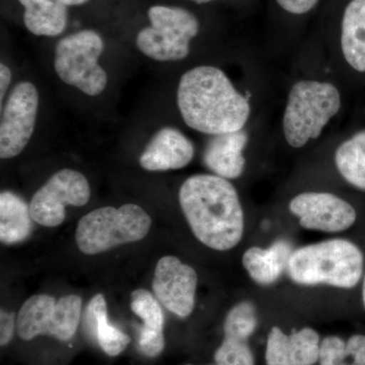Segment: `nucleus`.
Wrapping results in <instances>:
<instances>
[{
	"label": "nucleus",
	"instance_id": "f257e3e1",
	"mask_svg": "<svg viewBox=\"0 0 365 365\" xmlns=\"http://www.w3.org/2000/svg\"><path fill=\"white\" fill-rule=\"evenodd\" d=\"M177 103L190 128L211 136L242 130L251 115L248 98L222 69L210 66L194 67L182 74Z\"/></svg>",
	"mask_w": 365,
	"mask_h": 365
},
{
	"label": "nucleus",
	"instance_id": "f03ea898",
	"mask_svg": "<svg viewBox=\"0 0 365 365\" xmlns=\"http://www.w3.org/2000/svg\"><path fill=\"white\" fill-rule=\"evenodd\" d=\"M180 205L198 241L216 251H228L241 242L245 218L232 182L216 175H195L180 189Z\"/></svg>",
	"mask_w": 365,
	"mask_h": 365
},
{
	"label": "nucleus",
	"instance_id": "7ed1b4c3",
	"mask_svg": "<svg viewBox=\"0 0 365 365\" xmlns=\"http://www.w3.org/2000/svg\"><path fill=\"white\" fill-rule=\"evenodd\" d=\"M364 266V255L356 245L333 239L295 250L287 270L299 284L353 288L361 279Z\"/></svg>",
	"mask_w": 365,
	"mask_h": 365
},
{
	"label": "nucleus",
	"instance_id": "20e7f679",
	"mask_svg": "<svg viewBox=\"0 0 365 365\" xmlns=\"http://www.w3.org/2000/svg\"><path fill=\"white\" fill-rule=\"evenodd\" d=\"M340 109L341 95L332 83L313 79L297 81L288 93L283 114L285 140L292 148H304L321 136Z\"/></svg>",
	"mask_w": 365,
	"mask_h": 365
},
{
	"label": "nucleus",
	"instance_id": "39448f33",
	"mask_svg": "<svg viewBox=\"0 0 365 365\" xmlns=\"http://www.w3.org/2000/svg\"><path fill=\"white\" fill-rule=\"evenodd\" d=\"M150 215L136 204H124L118 209L98 208L79 220L76 244L83 254H100L120 245L140 241L150 232Z\"/></svg>",
	"mask_w": 365,
	"mask_h": 365
},
{
	"label": "nucleus",
	"instance_id": "423d86ee",
	"mask_svg": "<svg viewBox=\"0 0 365 365\" xmlns=\"http://www.w3.org/2000/svg\"><path fill=\"white\" fill-rule=\"evenodd\" d=\"M150 26L136 37L143 54L158 61H179L190 52V42L199 33V21L187 9L155 6L148 9Z\"/></svg>",
	"mask_w": 365,
	"mask_h": 365
},
{
	"label": "nucleus",
	"instance_id": "0eeeda50",
	"mask_svg": "<svg viewBox=\"0 0 365 365\" xmlns=\"http://www.w3.org/2000/svg\"><path fill=\"white\" fill-rule=\"evenodd\" d=\"M103 51L104 41L95 31L72 34L57 43L55 71L66 85L95 97L104 91L108 83L107 73L98 62Z\"/></svg>",
	"mask_w": 365,
	"mask_h": 365
},
{
	"label": "nucleus",
	"instance_id": "6e6552de",
	"mask_svg": "<svg viewBox=\"0 0 365 365\" xmlns=\"http://www.w3.org/2000/svg\"><path fill=\"white\" fill-rule=\"evenodd\" d=\"M81 307L83 300L78 295H67L57 302L50 295H34L19 312V336L26 341L41 335L71 340L78 330Z\"/></svg>",
	"mask_w": 365,
	"mask_h": 365
},
{
	"label": "nucleus",
	"instance_id": "1a4fd4ad",
	"mask_svg": "<svg viewBox=\"0 0 365 365\" xmlns=\"http://www.w3.org/2000/svg\"><path fill=\"white\" fill-rule=\"evenodd\" d=\"M91 198V187L81 173L61 170L36 192L30 203L34 222L47 227L61 225L67 205L83 206Z\"/></svg>",
	"mask_w": 365,
	"mask_h": 365
},
{
	"label": "nucleus",
	"instance_id": "9d476101",
	"mask_svg": "<svg viewBox=\"0 0 365 365\" xmlns=\"http://www.w3.org/2000/svg\"><path fill=\"white\" fill-rule=\"evenodd\" d=\"M39 95L29 81L14 88L7 100L0 124V158L7 160L20 155L30 141L37 119Z\"/></svg>",
	"mask_w": 365,
	"mask_h": 365
},
{
	"label": "nucleus",
	"instance_id": "9b49d317",
	"mask_svg": "<svg viewBox=\"0 0 365 365\" xmlns=\"http://www.w3.org/2000/svg\"><path fill=\"white\" fill-rule=\"evenodd\" d=\"M289 209L307 230L340 232L356 220V211L347 201L325 192H306L292 199Z\"/></svg>",
	"mask_w": 365,
	"mask_h": 365
},
{
	"label": "nucleus",
	"instance_id": "f8f14e48",
	"mask_svg": "<svg viewBox=\"0 0 365 365\" xmlns=\"http://www.w3.org/2000/svg\"><path fill=\"white\" fill-rule=\"evenodd\" d=\"M198 276L177 257H163L158 262L153 281V292L165 309L180 318H187L195 306Z\"/></svg>",
	"mask_w": 365,
	"mask_h": 365
},
{
	"label": "nucleus",
	"instance_id": "ddd939ff",
	"mask_svg": "<svg viewBox=\"0 0 365 365\" xmlns=\"http://www.w3.org/2000/svg\"><path fill=\"white\" fill-rule=\"evenodd\" d=\"M194 157V145L188 137L172 127L155 133L141 155V167L151 172L179 170L188 165Z\"/></svg>",
	"mask_w": 365,
	"mask_h": 365
},
{
	"label": "nucleus",
	"instance_id": "4468645a",
	"mask_svg": "<svg viewBox=\"0 0 365 365\" xmlns=\"http://www.w3.org/2000/svg\"><path fill=\"white\" fill-rule=\"evenodd\" d=\"M248 140L244 129L213 135L204 150V163L216 176L227 180L241 177L246 165L244 150Z\"/></svg>",
	"mask_w": 365,
	"mask_h": 365
},
{
	"label": "nucleus",
	"instance_id": "2eb2a0df",
	"mask_svg": "<svg viewBox=\"0 0 365 365\" xmlns=\"http://www.w3.org/2000/svg\"><path fill=\"white\" fill-rule=\"evenodd\" d=\"M25 6L24 23L36 36L55 37L63 33L68 21L67 7L81 6L88 0H19Z\"/></svg>",
	"mask_w": 365,
	"mask_h": 365
},
{
	"label": "nucleus",
	"instance_id": "dca6fc26",
	"mask_svg": "<svg viewBox=\"0 0 365 365\" xmlns=\"http://www.w3.org/2000/svg\"><path fill=\"white\" fill-rule=\"evenodd\" d=\"M292 252V245L283 240L274 242L268 249L253 247L242 256V265L255 282L273 284L287 269Z\"/></svg>",
	"mask_w": 365,
	"mask_h": 365
},
{
	"label": "nucleus",
	"instance_id": "f3484780",
	"mask_svg": "<svg viewBox=\"0 0 365 365\" xmlns=\"http://www.w3.org/2000/svg\"><path fill=\"white\" fill-rule=\"evenodd\" d=\"M341 49L347 63L365 72V0H351L341 25Z\"/></svg>",
	"mask_w": 365,
	"mask_h": 365
},
{
	"label": "nucleus",
	"instance_id": "a211bd4d",
	"mask_svg": "<svg viewBox=\"0 0 365 365\" xmlns=\"http://www.w3.org/2000/svg\"><path fill=\"white\" fill-rule=\"evenodd\" d=\"M85 325L98 345L110 356H117L126 349L130 337L108 321L107 302L104 295L93 297L86 309Z\"/></svg>",
	"mask_w": 365,
	"mask_h": 365
},
{
	"label": "nucleus",
	"instance_id": "6ab92c4d",
	"mask_svg": "<svg viewBox=\"0 0 365 365\" xmlns=\"http://www.w3.org/2000/svg\"><path fill=\"white\" fill-rule=\"evenodd\" d=\"M30 206L13 192L0 195V240L4 244L25 241L33 230Z\"/></svg>",
	"mask_w": 365,
	"mask_h": 365
},
{
	"label": "nucleus",
	"instance_id": "aec40b11",
	"mask_svg": "<svg viewBox=\"0 0 365 365\" xmlns=\"http://www.w3.org/2000/svg\"><path fill=\"white\" fill-rule=\"evenodd\" d=\"M341 176L356 188L365 190V130L344 141L335 153Z\"/></svg>",
	"mask_w": 365,
	"mask_h": 365
},
{
	"label": "nucleus",
	"instance_id": "412c9836",
	"mask_svg": "<svg viewBox=\"0 0 365 365\" xmlns=\"http://www.w3.org/2000/svg\"><path fill=\"white\" fill-rule=\"evenodd\" d=\"M131 299L132 312L143 321L140 332L163 333L165 317L158 300L145 289L132 292Z\"/></svg>",
	"mask_w": 365,
	"mask_h": 365
},
{
	"label": "nucleus",
	"instance_id": "4be33fe9",
	"mask_svg": "<svg viewBox=\"0 0 365 365\" xmlns=\"http://www.w3.org/2000/svg\"><path fill=\"white\" fill-rule=\"evenodd\" d=\"M258 325L256 307L251 302H242L228 312L225 321V338L247 341Z\"/></svg>",
	"mask_w": 365,
	"mask_h": 365
},
{
	"label": "nucleus",
	"instance_id": "5701e85b",
	"mask_svg": "<svg viewBox=\"0 0 365 365\" xmlns=\"http://www.w3.org/2000/svg\"><path fill=\"white\" fill-rule=\"evenodd\" d=\"M319 336L311 328H304L289 336V365H314L319 359Z\"/></svg>",
	"mask_w": 365,
	"mask_h": 365
},
{
	"label": "nucleus",
	"instance_id": "b1692460",
	"mask_svg": "<svg viewBox=\"0 0 365 365\" xmlns=\"http://www.w3.org/2000/svg\"><path fill=\"white\" fill-rule=\"evenodd\" d=\"M217 365H255L253 353L247 341L225 338L215 354Z\"/></svg>",
	"mask_w": 365,
	"mask_h": 365
},
{
	"label": "nucleus",
	"instance_id": "393cba45",
	"mask_svg": "<svg viewBox=\"0 0 365 365\" xmlns=\"http://www.w3.org/2000/svg\"><path fill=\"white\" fill-rule=\"evenodd\" d=\"M266 364L289 365V336L278 327H273L268 335Z\"/></svg>",
	"mask_w": 365,
	"mask_h": 365
},
{
	"label": "nucleus",
	"instance_id": "a878e982",
	"mask_svg": "<svg viewBox=\"0 0 365 365\" xmlns=\"http://www.w3.org/2000/svg\"><path fill=\"white\" fill-rule=\"evenodd\" d=\"M348 359L346 352V342L337 337L330 336L322 341L319 348V365H359L346 361Z\"/></svg>",
	"mask_w": 365,
	"mask_h": 365
},
{
	"label": "nucleus",
	"instance_id": "bb28decb",
	"mask_svg": "<svg viewBox=\"0 0 365 365\" xmlns=\"http://www.w3.org/2000/svg\"><path fill=\"white\" fill-rule=\"evenodd\" d=\"M278 6L292 14H306L313 11L319 0H276Z\"/></svg>",
	"mask_w": 365,
	"mask_h": 365
},
{
	"label": "nucleus",
	"instance_id": "cd10ccee",
	"mask_svg": "<svg viewBox=\"0 0 365 365\" xmlns=\"http://www.w3.org/2000/svg\"><path fill=\"white\" fill-rule=\"evenodd\" d=\"M346 352L356 364L365 365V336L354 335L346 342Z\"/></svg>",
	"mask_w": 365,
	"mask_h": 365
},
{
	"label": "nucleus",
	"instance_id": "c85d7f7f",
	"mask_svg": "<svg viewBox=\"0 0 365 365\" xmlns=\"http://www.w3.org/2000/svg\"><path fill=\"white\" fill-rule=\"evenodd\" d=\"M14 314L0 313V345L6 346L14 337Z\"/></svg>",
	"mask_w": 365,
	"mask_h": 365
},
{
	"label": "nucleus",
	"instance_id": "c756f323",
	"mask_svg": "<svg viewBox=\"0 0 365 365\" xmlns=\"http://www.w3.org/2000/svg\"><path fill=\"white\" fill-rule=\"evenodd\" d=\"M11 81V71L6 66L1 63L0 66V102L4 101V96H6L7 88H9V83Z\"/></svg>",
	"mask_w": 365,
	"mask_h": 365
},
{
	"label": "nucleus",
	"instance_id": "7c9ffc66",
	"mask_svg": "<svg viewBox=\"0 0 365 365\" xmlns=\"http://www.w3.org/2000/svg\"><path fill=\"white\" fill-rule=\"evenodd\" d=\"M191 1L195 2L198 4H208V2L212 1V0H191Z\"/></svg>",
	"mask_w": 365,
	"mask_h": 365
},
{
	"label": "nucleus",
	"instance_id": "2f4dec72",
	"mask_svg": "<svg viewBox=\"0 0 365 365\" xmlns=\"http://www.w3.org/2000/svg\"><path fill=\"white\" fill-rule=\"evenodd\" d=\"M362 299H364V304L365 307V276L364 279V284H362Z\"/></svg>",
	"mask_w": 365,
	"mask_h": 365
},
{
	"label": "nucleus",
	"instance_id": "473e14b6",
	"mask_svg": "<svg viewBox=\"0 0 365 365\" xmlns=\"http://www.w3.org/2000/svg\"><path fill=\"white\" fill-rule=\"evenodd\" d=\"M187 365H192V364H187Z\"/></svg>",
	"mask_w": 365,
	"mask_h": 365
}]
</instances>
